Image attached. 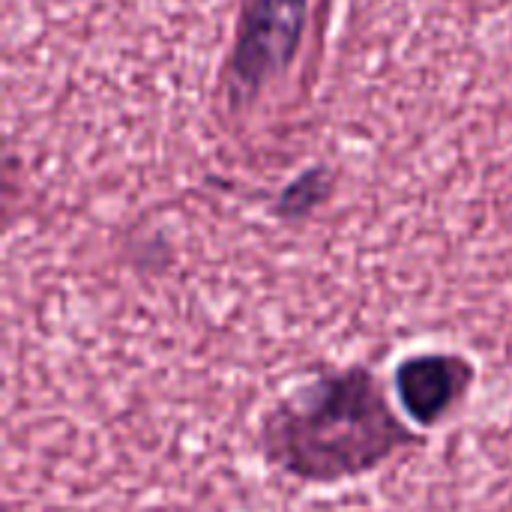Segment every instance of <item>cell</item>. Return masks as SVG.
Segmentation results:
<instances>
[{
  "mask_svg": "<svg viewBox=\"0 0 512 512\" xmlns=\"http://www.w3.org/2000/svg\"><path fill=\"white\" fill-rule=\"evenodd\" d=\"M420 447H426V432L405 420L366 363L312 375L258 426L264 462L303 486L354 483Z\"/></svg>",
  "mask_w": 512,
  "mask_h": 512,
  "instance_id": "6da1fadb",
  "label": "cell"
},
{
  "mask_svg": "<svg viewBox=\"0 0 512 512\" xmlns=\"http://www.w3.org/2000/svg\"><path fill=\"white\" fill-rule=\"evenodd\" d=\"M306 12L309 0H243L228 66L237 96L252 99L291 66L303 42Z\"/></svg>",
  "mask_w": 512,
  "mask_h": 512,
  "instance_id": "7a4b0ae2",
  "label": "cell"
},
{
  "mask_svg": "<svg viewBox=\"0 0 512 512\" xmlns=\"http://www.w3.org/2000/svg\"><path fill=\"white\" fill-rule=\"evenodd\" d=\"M480 369L462 351L447 348H423L405 354L393 366V399L405 420L420 429H441L447 426L471 399L477 387Z\"/></svg>",
  "mask_w": 512,
  "mask_h": 512,
  "instance_id": "3957f363",
  "label": "cell"
},
{
  "mask_svg": "<svg viewBox=\"0 0 512 512\" xmlns=\"http://www.w3.org/2000/svg\"><path fill=\"white\" fill-rule=\"evenodd\" d=\"M333 189H336V174L327 165L306 168L273 198L270 213L279 222H303L333 198Z\"/></svg>",
  "mask_w": 512,
  "mask_h": 512,
  "instance_id": "277c9868",
  "label": "cell"
}]
</instances>
